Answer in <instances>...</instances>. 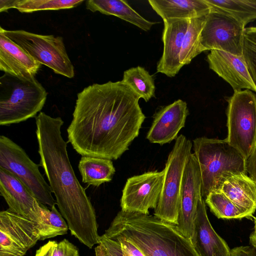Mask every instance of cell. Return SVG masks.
<instances>
[{
	"instance_id": "obj_10",
	"label": "cell",
	"mask_w": 256,
	"mask_h": 256,
	"mask_svg": "<svg viewBox=\"0 0 256 256\" xmlns=\"http://www.w3.org/2000/svg\"><path fill=\"white\" fill-rule=\"evenodd\" d=\"M245 26L232 14L211 8L200 35V48L220 50L242 57Z\"/></svg>"
},
{
	"instance_id": "obj_39",
	"label": "cell",
	"mask_w": 256,
	"mask_h": 256,
	"mask_svg": "<svg viewBox=\"0 0 256 256\" xmlns=\"http://www.w3.org/2000/svg\"><path fill=\"white\" fill-rule=\"evenodd\" d=\"M96 252V256H102L98 252Z\"/></svg>"
},
{
	"instance_id": "obj_11",
	"label": "cell",
	"mask_w": 256,
	"mask_h": 256,
	"mask_svg": "<svg viewBox=\"0 0 256 256\" xmlns=\"http://www.w3.org/2000/svg\"><path fill=\"white\" fill-rule=\"evenodd\" d=\"M30 220L8 208L0 212V256H24L40 240Z\"/></svg>"
},
{
	"instance_id": "obj_16",
	"label": "cell",
	"mask_w": 256,
	"mask_h": 256,
	"mask_svg": "<svg viewBox=\"0 0 256 256\" xmlns=\"http://www.w3.org/2000/svg\"><path fill=\"white\" fill-rule=\"evenodd\" d=\"M209 68L226 82L234 91L249 90L256 93V85L242 57L220 50H212L207 55Z\"/></svg>"
},
{
	"instance_id": "obj_8",
	"label": "cell",
	"mask_w": 256,
	"mask_h": 256,
	"mask_svg": "<svg viewBox=\"0 0 256 256\" xmlns=\"http://www.w3.org/2000/svg\"><path fill=\"white\" fill-rule=\"evenodd\" d=\"M0 30L34 59L54 73L68 78L74 76V67L62 36L38 34L24 30H6L2 26Z\"/></svg>"
},
{
	"instance_id": "obj_14",
	"label": "cell",
	"mask_w": 256,
	"mask_h": 256,
	"mask_svg": "<svg viewBox=\"0 0 256 256\" xmlns=\"http://www.w3.org/2000/svg\"><path fill=\"white\" fill-rule=\"evenodd\" d=\"M0 194L11 211L30 220L36 226L40 222L42 203L20 180L1 167Z\"/></svg>"
},
{
	"instance_id": "obj_37",
	"label": "cell",
	"mask_w": 256,
	"mask_h": 256,
	"mask_svg": "<svg viewBox=\"0 0 256 256\" xmlns=\"http://www.w3.org/2000/svg\"><path fill=\"white\" fill-rule=\"evenodd\" d=\"M250 242L252 246L256 250V234L253 232L250 236Z\"/></svg>"
},
{
	"instance_id": "obj_22",
	"label": "cell",
	"mask_w": 256,
	"mask_h": 256,
	"mask_svg": "<svg viewBox=\"0 0 256 256\" xmlns=\"http://www.w3.org/2000/svg\"><path fill=\"white\" fill-rule=\"evenodd\" d=\"M86 6L92 12H99L106 15L114 16L146 32L150 30L156 24L143 18L126 0H88L86 2Z\"/></svg>"
},
{
	"instance_id": "obj_5",
	"label": "cell",
	"mask_w": 256,
	"mask_h": 256,
	"mask_svg": "<svg viewBox=\"0 0 256 256\" xmlns=\"http://www.w3.org/2000/svg\"><path fill=\"white\" fill-rule=\"evenodd\" d=\"M47 94L34 77L22 78L4 73L0 78V125L36 118L44 107Z\"/></svg>"
},
{
	"instance_id": "obj_31",
	"label": "cell",
	"mask_w": 256,
	"mask_h": 256,
	"mask_svg": "<svg viewBox=\"0 0 256 256\" xmlns=\"http://www.w3.org/2000/svg\"><path fill=\"white\" fill-rule=\"evenodd\" d=\"M35 256H80L77 248L66 239L50 240L40 248Z\"/></svg>"
},
{
	"instance_id": "obj_25",
	"label": "cell",
	"mask_w": 256,
	"mask_h": 256,
	"mask_svg": "<svg viewBox=\"0 0 256 256\" xmlns=\"http://www.w3.org/2000/svg\"><path fill=\"white\" fill-rule=\"evenodd\" d=\"M206 16L192 18L190 20L180 54V62L182 66L188 64L194 58L202 52L200 48V35Z\"/></svg>"
},
{
	"instance_id": "obj_17",
	"label": "cell",
	"mask_w": 256,
	"mask_h": 256,
	"mask_svg": "<svg viewBox=\"0 0 256 256\" xmlns=\"http://www.w3.org/2000/svg\"><path fill=\"white\" fill-rule=\"evenodd\" d=\"M190 19H170L164 21L162 34L163 53L157 64L156 71L174 77L182 67L180 54L183 40Z\"/></svg>"
},
{
	"instance_id": "obj_4",
	"label": "cell",
	"mask_w": 256,
	"mask_h": 256,
	"mask_svg": "<svg viewBox=\"0 0 256 256\" xmlns=\"http://www.w3.org/2000/svg\"><path fill=\"white\" fill-rule=\"evenodd\" d=\"M193 148L200 171L202 197L217 190L226 174L247 173L246 160L225 139L197 138Z\"/></svg>"
},
{
	"instance_id": "obj_21",
	"label": "cell",
	"mask_w": 256,
	"mask_h": 256,
	"mask_svg": "<svg viewBox=\"0 0 256 256\" xmlns=\"http://www.w3.org/2000/svg\"><path fill=\"white\" fill-rule=\"evenodd\" d=\"M148 2L164 21L191 19L206 16L211 10L204 0H149Z\"/></svg>"
},
{
	"instance_id": "obj_19",
	"label": "cell",
	"mask_w": 256,
	"mask_h": 256,
	"mask_svg": "<svg viewBox=\"0 0 256 256\" xmlns=\"http://www.w3.org/2000/svg\"><path fill=\"white\" fill-rule=\"evenodd\" d=\"M42 64L0 30V70L22 78H34Z\"/></svg>"
},
{
	"instance_id": "obj_23",
	"label": "cell",
	"mask_w": 256,
	"mask_h": 256,
	"mask_svg": "<svg viewBox=\"0 0 256 256\" xmlns=\"http://www.w3.org/2000/svg\"><path fill=\"white\" fill-rule=\"evenodd\" d=\"M78 168L82 182L94 186L111 181L116 172L112 160L88 156H82Z\"/></svg>"
},
{
	"instance_id": "obj_29",
	"label": "cell",
	"mask_w": 256,
	"mask_h": 256,
	"mask_svg": "<svg viewBox=\"0 0 256 256\" xmlns=\"http://www.w3.org/2000/svg\"><path fill=\"white\" fill-rule=\"evenodd\" d=\"M83 0H15L14 8L22 13L43 10H58L76 7Z\"/></svg>"
},
{
	"instance_id": "obj_33",
	"label": "cell",
	"mask_w": 256,
	"mask_h": 256,
	"mask_svg": "<svg viewBox=\"0 0 256 256\" xmlns=\"http://www.w3.org/2000/svg\"><path fill=\"white\" fill-rule=\"evenodd\" d=\"M110 239L118 242L122 248L131 256H144L140 250L130 242L126 238H114Z\"/></svg>"
},
{
	"instance_id": "obj_20",
	"label": "cell",
	"mask_w": 256,
	"mask_h": 256,
	"mask_svg": "<svg viewBox=\"0 0 256 256\" xmlns=\"http://www.w3.org/2000/svg\"><path fill=\"white\" fill-rule=\"evenodd\" d=\"M217 190L224 194L248 218L252 216L256 210V183L247 173L226 174Z\"/></svg>"
},
{
	"instance_id": "obj_27",
	"label": "cell",
	"mask_w": 256,
	"mask_h": 256,
	"mask_svg": "<svg viewBox=\"0 0 256 256\" xmlns=\"http://www.w3.org/2000/svg\"><path fill=\"white\" fill-rule=\"evenodd\" d=\"M212 8L226 11L246 26L256 20V0H204Z\"/></svg>"
},
{
	"instance_id": "obj_3",
	"label": "cell",
	"mask_w": 256,
	"mask_h": 256,
	"mask_svg": "<svg viewBox=\"0 0 256 256\" xmlns=\"http://www.w3.org/2000/svg\"><path fill=\"white\" fill-rule=\"evenodd\" d=\"M104 234L126 239L144 256H199L176 224L154 215L121 210Z\"/></svg>"
},
{
	"instance_id": "obj_2",
	"label": "cell",
	"mask_w": 256,
	"mask_h": 256,
	"mask_svg": "<svg viewBox=\"0 0 256 256\" xmlns=\"http://www.w3.org/2000/svg\"><path fill=\"white\" fill-rule=\"evenodd\" d=\"M60 117L40 112L36 117L40 165L44 169L60 213L72 234L90 248L99 244L94 208L70 164L62 136Z\"/></svg>"
},
{
	"instance_id": "obj_9",
	"label": "cell",
	"mask_w": 256,
	"mask_h": 256,
	"mask_svg": "<svg viewBox=\"0 0 256 256\" xmlns=\"http://www.w3.org/2000/svg\"><path fill=\"white\" fill-rule=\"evenodd\" d=\"M25 150L8 137L0 136V167L20 180L42 204L51 209L56 204L49 184Z\"/></svg>"
},
{
	"instance_id": "obj_13",
	"label": "cell",
	"mask_w": 256,
	"mask_h": 256,
	"mask_svg": "<svg viewBox=\"0 0 256 256\" xmlns=\"http://www.w3.org/2000/svg\"><path fill=\"white\" fill-rule=\"evenodd\" d=\"M202 180L198 162L191 153L184 172L180 198L179 214L176 224L180 231L191 238L198 202L202 196Z\"/></svg>"
},
{
	"instance_id": "obj_15",
	"label": "cell",
	"mask_w": 256,
	"mask_h": 256,
	"mask_svg": "<svg viewBox=\"0 0 256 256\" xmlns=\"http://www.w3.org/2000/svg\"><path fill=\"white\" fill-rule=\"evenodd\" d=\"M188 113L187 104L180 99L162 107L154 114L146 138L160 145L176 140L184 126Z\"/></svg>"
},
{
	"instance_id": "obj_26",
	"label": "cell",
	"mask_w": 256,
	"mask_h": 256,
	"mask_svg": "<svg viewBox=\"0 0 256 256\" xmlns=\"http://www.w3.org/2000/svg\"><path fill=\"white\" fill-rule=\"evenodd\" d=\"M42 220L38 225H36L40 234V240H42L64 235L68 233V226L63 216L58 210L56 205L50 210L42 203Z\"/></svg>"
},
{
	"instance_id": "obj_35",
	"label": "cell",
	"mask_w": 256,
	"mask_h": 256,
	"mask_svg": "<svg viewBox=\"0 0 256 256\" xmlns=\"http://www.w3.org/2000/svg\"><path fill=\"white\" fill-rule=\"evenodd\" d=\"M246 169L250 176L256 183V146L252 154L246 160Z\"/></svg>"
},
{
	"instance_id": "obj_18",
	"label": "cell",
	"mask_w": 256,
	"mask_h": 256,
	"mask_svg": "<svg viewBox=\"0 0 256 256\" xmlns=\"http://www.w3.org/2000/svg\"><path fill=\"white\" fill-rule=\"evenodd\" d=\"M190 240L199 256H230L228 244L209 221L203 198L198 202Z\"/></svg>"
},
{
	"instance_id": "obj_32",
	"label": "cell",
	"mask_w": 256,
	"mask_h": 256,
	"mask_svg": "<svg viewBox=\"0 0 256 256\" xmlns=\"http://www.w3.org/2000/svg\"><path fill=\"white\" fill-rule=\"evenodd\" d=\"M95 252L102 256H131L118 242L108 238L104 234L100 236V243L95 248Z\"/></svg>"
},
{
	"instance_id": "obj_24",
	"label": "cell",
	"mask_w": 256,
	"mask_h": 256,
	"mask_svg": "<svg viewBox=\"0 0 256 256\" xmlns=\"http://www.w3.org/2000/svg\"><path fill=\"white\" fill-rule=\"evenodd\" d=\"M122 82L139 99L148 102L155 96L154 80L143 67L138 66L125 70Z\"/></svg>"
},
{
	"instance_id": "obj_7",
	"label": "cell",
	"mask_w": 256,
	"mask_h": 256,
	"mask_svg": "<svg viewBox=\"0 0 256 256\" xmlns=\"http://www.w3.org/2000/svg\"><path fill=\"white\" fill-rule=\"evenodd\" d=\"M225 140L247 160L256 146V94L249 90L228 98Z\"/></svg>"
},
{
	"instance_id": "obj_6",
	"label": "cell",
	"mask_w": 256,
	"mask_h": 256,
	"mask_svg": "<svg viewBox=\"0 0 256 256\" xmlns=\"http://www.w3.org/2000/svg\"><path fill=\"white\" fill-rule=\"evenodd\" d=\"M192 148V142L184 135L176 139L164 169L162 187L154 214L159 219L176 225L184 172Z\"/></svg>"
},
{
	"instance_id": "obj_12",
	"label": "cell",
	"mask_w": 256,
	"mask_h": 256,
	"mask_svg": "<svg viewBox=\"0 0 256 256\" xmlns=\"http://www.w3.org/2000/svg\"><path fill=\"white\" fill-rule=\"evenodd\" d=\"M164 170L150 171L129 178L120 200L122 210L149 214L156 207L160 195Z\"/></svg>"
},
{
	"instance_id": "obj_34",
	"label": "cell",
	"mask_w": 256,
	"mask_h": 256,
	"mask_svg": "<svg viewBox=\"0 0 256 256\" xmlns=\"http://www.w3.org/2000/svg\"><path fill=\"white\" fill-rule=\"evenodd\" d=\"M256 250L251 246H237L230 250V256H256Z\"/></svg>"
},
{
	"instance_id": "obj_36",
	"label": "cell",
	"mask_w": 256,
	"mask_h": 256,
	"mask_svg": "<svg viewBox=\"0 0 256 256\" xmlns=\"http://www.w3.org/2000/svg\"><path fill=\"white\" fill-rule=\"evenodd\" d=\"M15 0H0V12L14 8Z\"/></svg>"
},
{
	"instance_id": "obj_30",
	"label": "cell",
	"mask_w": 256,
	"mask_h": 256,
	"mask_svg": "<svg viewBox=\"0 0 256 256\" xmlns=\"http://www.w3.org/2000/svg\"><path fill=\"white\" fill-rule=\"evenodd\" d=\"M242 57L249 73L256 85V26L246 28L244 29Z\"/></svg>"
},
{
	"instance_id": "obj_38",
	"label": "cell",
	"mask_w": 256,
	"mask_h": 256,
	"mask_svg": "<svg viewBox=\"0 0 256 256\" xmlns=\"http://www.w3.org/2000/svg\"><path fill=\"white\" fill-rule=\"evenodd\" d=\"M253 232L256 234V217L254 218V231Z\"/></svg>"
},
{
	"instance_id": "obj_1",
	"label": "cell",
	"mask_w": 256,
	"mask_h": 256,
	"mask_svg": "<svg viewBox=\"0 0 256 256\" xmlns=\"http://www.w3.org/2000/svg\"><path fill=\"white\" fill-rule=\"evenodd\" d=\"M139 100L122 80L84 88L77 95L68 142L82 156L118 159L145 120Z\"/></svg>"
},
{
	"instance_id": "obj_28",
	"label": "cell",
	"mask_w": 256,
	"mask_h": 256,
	"mask_svg": "<svg viewBox=\"0 0 256 256\" xmlns=\"http://www.w3.org/2000/svg\"><path fill=\"white\" fill-rule=\"evenodd\" d=\"M205 203L208 204L210 211L218 218H248L244 212L219 190L210 192L206 198Z\"/></svg>"
}]
</instances>
